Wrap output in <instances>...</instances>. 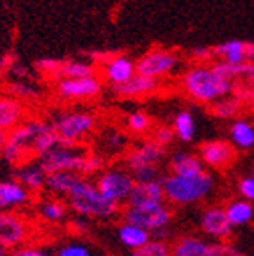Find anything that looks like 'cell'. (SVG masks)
<instances>
[{
  "label": "cell",
  "instance_id": "ffe728a7",
  "mask_svg": "<svg viewBox=\"0 0 254 256\" xmlns=\"http://www.w3.org/2000/svg\"><path fill=\"white\" fill-rule=\"evenodd\" d=\"M25 116H27V108L24 102L8 92L0 94V130L9 132L16 124H20Z\"/></svg>",
  "mask_w": 254,
  "mask_h": 256
},
{
  "label": "cell",
  "instance_id": "5b68a950",
  "mask_svg": "<svg viewBox=\"0 0 254 256\" xmlns=\"http://www.w3.org/2000/svg\"><path fill=\"white\" fill-rule=\"evenodd\" d=\"M50 124L62 142L84 144V140L96 130L98 120L89 110H64L56 114Z\"/></svg>",
  "mask_w": 254,
  "mask_h": 256
},
{
  "label": "cell",
  "instance_id": "7402d4cb",
  "mask_svg": "<svg viewBox=\"0 0 254 256\" xmlns=\"http://www.w3.org/2000/svg\"><path fill=\"white\" fill-rule=\"evenodd\" d=\"M214 66L222 76L231 80L236 86H252L254 84V62L246 60L240 64L224 62V60H214Z\"/></svg>",
  "mask_w": 254,
  "mask_h": 256
},
{
  "label": "cell",
  "instance_id": "cb8c5ba5",
  "mask_svg": "<svg viewBox=\"0 0 254 256\" xmlns=\"http://www.w3.org/2000/svg\"><path fill=\"white\" fill-rule=\"evenodd\" d=\"M169 169L174 174L182 176H196L199 172L206 171V166L202 164V160L196 153L188 152H176L174 155L169 158Z\"/></svg>",
  "mask_w": 254,
  "mask_h": 256
},
{
  "label": "cell",
  "instance_id": "d4e9b609",
  "mask_svg": "<svg viewBox=\"0 0 254 256\" xmlns=\"http://www.w3.org/2000/svg\"><path fill=\"white\" fill-rule=\"evenodd\" d=\"M118 238H120L121 246H124L126 249L134 251V249L148 244V242L153 238V235H151V232H148L146 228L139 226V224L123 220V224L118 228Z\"/></svg>",
  "mask_w": 254,
  "mask_h": 256
},
{
  "label": "cell",
  "instance_id": "4dcf8cb0",
  "mask_svg": "<svg viewBox=\"0 0 254 256\" xmlns=\"http://www.w3.org/2000/svg\"><path fill=\"white\" fill-rule=\"evenodd\" d=\"M4 92L14 96L22 102H34L41 98V89L38 88L30 78H18L12 80L9 84H6Z\"/></svg>",
  "mask_w": 254,
  "mask_h": 256
},
{
  "label": "cell",
  "instance_id": "e0dca14e",
  "mask_svg": "<svg viewBox=\"0 0 254 256\" xmlns=\"http://www.w3.org/2000/svg\"><path fill=\"white\" fill-rule=\"evenodd\" d=\"M233 224L226 214V208L212 206L201 216V230L204 235L217 240H226L233 233Z\"/></svg>",
  "mask_w": 254,
  "mask_h": 256
},
{
  "label": "cell",
  "instance_id": "74e56055",
  "mask_svg": "<svg viewBox=\"0 0 254 256\" xmlns=\"http://www.w3.org/2000/svg\"><path fill=\"white\" fill-rule=\"evenodd\" d=\"M60 62L59 59H52V57H43V59H38L34 62V70H36L40 75L43 76H50V78H59V70H60Z\"/></svg>",
  "mask_w": 254,
  "mask_h": 256
},
{
  "label": "cell",
  "instance_id": "ee69618b",
  "mask_svg": "<svg viewBox=\"0 0 254 256\" xmlns=\"http://www.w3.org/2000/svg\"><path fill=\"white\" fill-rule=\"evenodd\" d=\"M238 190L244 200L254 201V176H246L238 182Z\"/></svg>",
  "mask_w": 254,
  "mask_h": 256
},
{
  "label": "cell",
  "instance_id": "11a10c76",
  "mask_svg": "<svg viewBox=\"0 0 254 256\" xmlns=\"http://www.w3.org/2000/svg\"><path fill=\"white\" fill-rule=\"evenodd\" d=\"M0 76H2V72H0Z\"/></svg>",
  "mask_w": 254,
  "mask_h": 256
},
{
  "label": "cell",
  "instance_id": "ac0fdd59",
  "mask_svg": "<svg viewBox=\"0 0 254 256\" xmlns=\"http://www.w3.org/2000/svg\"><path fill=\"white\" fill-rule=\"evenodd\" d=\"M166 201L164 194V184L160 180L150 182H135L130 196L126 200L128 206H137V204H151V203H162Z\"/></svg>",
  "mask_w": 254,
  "mask_h": 256
},
{
  "label": "cell",
  "instance_id": "d6a6232c",
  "mask_svg": "<svg viewBox=\"0 0 254 256\" xmlns=\"http://www.w3.org/2000/svg\"><path fill=\"white\" fill-rule=\"evenodd\" d=\"M226 214L233 226H244L254 219V206L247 200H234L226 206Z\"/></svg>",
  "mask_w": 254,
  "mask_h": 256
},
{
  "label": "cell",
  "instance_id": "9a60e30c",
  "mask_svg": "<svg viewBox=\"0 0 254 256\" xmlns=\"http://www.w3.org/2000/svg\"><path fill=\"white\" fill-rule=\"evenodd\" d=\"M160 82L162 80L155 78V76L135 73L124 84L112 86V92L123 100H137V98H146V96H153L155 92H158L160 86H162Z\"/></svg>",
  "mask_w": 254,
  "mask_h": 256
},
{
  "label": "cell",
  "instance_id": "3957f363",
  "mask_svg": "<svg viewBox=\"0 0 254 256\" xmlns=\"http://www.w3.org/2000/svg\"><path fill=\"white\" fill-rule=\"evenodd\" d=\"M48 126H50L48 121H41L36 118L24 120L20 124H16L12 130L8 132L2 158L12 168L30 162L34 158V142L40 137V134H43Z\"/></svg>",
  "mask_w": 254,
  "mask_h": 256
},
{
  "label": "cell",
  "instance_id": "484cf974",
  "mask_svg": "<svg viewBox=\"0 0 254 256\" xmlns=\"http://www.w3.org/2000/svg\"><path fill=\"white\" fill-rule=\"evenodd\" d=\"M68 210H70V206L60 198L52 196L38 201V216L44 222H50V224L62 222L68 217Z\"/></svg>",
  "mask_w": 254,
  "mask_h": 256
},
{
  "label": "cell",
  "instance_id": "44dd1931",
  "mask_svg": "<svg viewBox=\"0 0 254 256\" xmlns=\"http://www.w3.org/2000/svg\"><path fill=\"white\" fill-rule=\"evenodd\" d=\"M84 176L76 171H54L46 174L44 192L56 198H68Z\"/></svg>",
  "mask_w": 254,
  "mask_h": 256
},
{
  "label": "cell",
  "instance_id": "ab89813d",
  "mask_svg": "<svg viewBox=\"0 0 254 256\" xmlns=\"http://www.w3.org/2000/svg\"><path fill=\"white\" fill-rule=\"evenodd\" d=\"M56 256H92L91 249L86 244H80V242H70V244H64L57 249Z\"/></svg>",
  "mask_w": 254,
  "mask_h": 256
},
{
  "label": "cell",
  "instance_id": "1f68e13d",
  "mask_svg": "<svg viewBox=\"0 0 254 256\" xmlns=\"http://www.w3.org/2000/svg\"><path fill=\"white\" fill-rule=\"evenodd\" d=\"M242 104L244 102L240 100L238 96H234L233 92L220 100L214 102L212 104V114L218 120H231V118H236L242 110Z\"/></svg>",
  "mask_w": 254,
  "mask_h": 256
},
{
  "label": "cell",
  "instance_id": "7bdbcfd3",
  "mask_svg": "<svg viewBox=\"0 0 254 256\" xmlns=\"http://www.w3.org/2000/svg\"><path fill=\"white\" fill-rule=\"evenodd\" d=\"M190 59L196 62H208V60L215 59L214 48L210 46H198L194 50H190Z\"/></svg>",
  "mask_w": 254,
  "mask_h": 256
},
{
  "label": "cell",
  "instance_id": "e575fe53",
  "mask_svg": "<svg viewBox=\"0 0 254 256\" xmlns=\"http://www.w3.org/2000/svg\"><path fill=\"white\" fill-rule=\"evenodd\" d=\"M60 142H62L60 137L57 136V132L52 128V124H50L43 134H40V137L34 142V158H43L46 153H50Z\"/></svg>",
  "mask_w": 254,
  "mask_h": 256
},
{
  "label": "cell",
  "instance_id": "db71d44e",
  "mask_svg": "<svg viewBox=\"0 0 254 256\" xmlns=\"http://www.w3.org/2000/svg\"><path fill=\"white\" fill-rule=\"evenodd\" d=\"M238 256H247V254H242V252H240V254Z\"/></svg>",
  "mask_w": 254,
  "mask_h": 256
},
{
  "label": "cell",
  "instance_id": "5bb4252c",
  "mask_svg": "<svg viewBox=\"0 0 254 256\" xmlns=\"http://www.w3.org/2000/svg\"><path fill=\"white\" fill-rule=\"evenodd\" d=\"M199 156H201L202 164L208 169H226L234 162V152L233 142H228L222 139L206 140L199 146Z\"/></svg>",
  "mask_w": 254,
  "mask_h": 256
},
{
  "label": "cell",
  "instance_id": "f907efd6",
  "mask_svg": "<svg viewBox=\"0 0 254 256\" xmlns=\"http://www.w3.org/2000/svg\"><path fill=\"white\" fill-rule=\"evenodd\" d=\"M249 60L254 62V43L252 41H249Z\"/></svg>",
  "mask_w": 254,
  "mask_h": 256
},
{
  "label": "cell",
  "instance_id": "52a82bcc",
  "mask_svg": "<svg viewBox=\"0 0 254 256\" xmlns=\"http://www.w3.org/2000/svg\"><path fill=\"white\" fill-rule=\"evenodd\" d=\"M121 214H123V220L139 224V226L146 228L148 232H151V235L156 230L169 226L172 220V210L167 206L166 201L151 204H137V206H128L126 204V208Z\"/></svg>",
  "mask_w": 254,
  "mask_h": 256
},
{
  "label": "cell",
  "instance_id": "8fae6325",
  "mask_svg": "<svg viewBox=\"0 0 254 256\" xmlns=\"http://www.w3.org/2000/svg\"><path fill=\"white\" fill-rule=\"evenodd\" d=\"M166 155L167 150L150 137V139H144L135 144V146H132V148H128L126 153H124L123 162L128 171L135 172L144 168H160Z\"/></svg>",
  "mask_w": 254,
  "mask_h": 256
},
{
  "label": "cell",
  "instance_id": "83f0119b",
  "mask_svg": "<svg viewBox=\"0 0 254 256\" xmlns=\"http://www.w3.org/2000/svg\"><path fill=\"white\" fill-rule=\"evenodd\" d=\"M208 242L201 236L183 235L171 244V251L174 256H202L208 249Z\"/></svg>",
  "mask_w": 254,
  "mask_h": 256
},
{
  "label": "cell",
  "instance_id": "30bf717a",
  "mask_svg": "<svg viewBox=\"0 0 254 256\" xmlns=\"http://www.w3.org/2000/svg\"><path fill=\"white\" fill-rule=\"evenodd\" d=\"M84 144H68L60 142L59 146L50 153L40 158L41 166L46 172L54 171H76L80 172L84 164V158L88 155V150L82 148Z\"/></svg>",
  "mask_w": 254,
  "mask_h": 256
},
{
  "label": "cell",
  "instance_id": "f6af8a7d",
  "mask_svg": "<svg viewBox=\"0 0 254 256\" xmlns=\"http://www.w3.org/2000/svg\"><path fill=\"white\" fill-rule=\"evenodd\" d=\"M70 226L73 228V232L76 233H88L91 230V219L89 217H84V216H76L70 220Z\"/></svg>",
  "mask_w": 254,
  "mask_h": 256
},
{
  "label": "cell",
  "instance_id": "f1b7e54d",
  "mask_svg": "<svg viewBox=\"0 0 254 256\" xmlns=\"http://www.w3.org/2000/svg\"><path fill=\"white\" fill-rule=\"evenodd\" d=\"M98 75V68L92 60H78V59H70L60 62L59 70V78H84V76H94Z\"/></svg>",
  "mask_w": 254,
  "mask_h": 256
},
{
  "label": "cell",
  "instance_id": "f5cc1de1",
  "mask_svg": "<svg viewBox=\"0 0 254 256\" xmlns=\"http://www.w3.org/2000/svg\"><path fill=\"white\" fill-rule=\"evenodd\" d=\"M250 172H252V176H254V164H252V169H250Z\"/></svg>",
  "mask_w": 254,
  "mask_h": 256
},
{
  "label": "cell",
  "instance_id": "bcb514c9",
  "mask_svg": "<svg viewBox=\"0 0 254 256\" xmlns=\"http://www.w3.org/2000/svg\"><path fill=\"white\" fill-rule=\"evenodd\" d=\"M11 256H56V254H50V252L43 251V249H38V248H27V246H22V248L12 249Z\"/></svg>",
  "mask_w": 254,
  "mask_h": 256
},
{
  "label": "cell",
  "instance_id": "7c38bea8",
  "mask_svg": "<svg viewBox=\"0 0 254 256\" xmlns=\"http://www.w3.org/2000/svg\"><path fill=\"white\" fill-rule=\"evenodd\" d=\"M137 73V59L128 54H108L102 62V80L108 86L124 84Z\"/></svg>",
  "mask_w": 254,
  "mask_h": 256
},
{
  "label": "cell",
  "instance_id": "60d3db41",
  "mask_svg": "<svg viewBox=\"0 0 254 256\" xmlns=\"http://www.w3.org/2000/svg\"><path fill=\"white\" fill-rule=\"evenodd\" d=\"M240 252L233 248L231 244L228 242H222V240H218L215 244H210L206 249V252L202 256H238Z\"/></svg>",
  "mask_w": 254,
  "mask_h": 256
},
{
  "label": "cell",
  "instance_id": "2e32d148",
  "mask_svg": "<svg viewBox=\"0 0 254 256\" xmlns=\"http://www.w3.org/2000/svg\"><path fill=\"white\" fill-rule=\"evenodd\" d=\"M32 201V192L25 185L12 180H0V210L16 212L20 208L28 206Z\"/></svg>",
  "mask_w": 254,
  "mask_h": 256
},
{
  "label": "cell",
  "instance_id": "4316f807",
  "mask_svg": "<svg viewBox=\"0 0 254 256\" xmlns=\"http://www.w3.org/2000/svg\"><path fill=\"white\" fill-rule=\"evenodd\" d=\"M231 142L236 150H252L254 148V124L247 120H236L233 121L230 128Z\"/></svg>",
  "mask_w": 254,
  "mask_h": 256
},
{
  "label": "cell",
  "instance_id": "9f6ffc18",
  "mask_svg": "<svg viewBox=\"0 0 254 256\" xmlns=\"http://www.w3.org/2000/svg\"><path fill=\"white\" fill-rule=\"evenodd\" d=\"M172 256H174V254H172Z\"/></svg>",
  "mask_w": 254,
  "mask_h": 256
},
{
  "label": "cell",
  "instance_id": "7a4b0ae2",
  "mask_svg": "<svg viewBox=\"0 0 254 256\" xmlns=\"http://www.w3.org/2000/svg\"><path fill=\"white\" fill-rule=\"evenodd\" d=\"M68 206L73 214L89 219H112L121 214V203L102 194L94 182L86 176L68 196Z\"/></svg>",
  "mask_w": 254,
  "mask_h": 256
},
{
  "label": "cell",
  "instance_id": "8d00e7d4",
  "mask_svg": "<svg viewBox=\"0 0 254 256\" xmlns=\"http://www.w3.org/2000/svg\"><path fill=\"white\" fill-rule=\"evenodd\" d=\"M105 158L98 153H91L88 152L86 158H84V164H82V169H80V174L89 178V176H98L100 172L105 169Z\"/></svg>",
  "mask_w": 254,
  "mask_h": 256
},
{
  "label": "cell",
  "instance_id": "681fc988",
  "mask_svg": "<svg viewBox=\"0 0 254 256\" xmlns=\"http://www.w3.org/2000/svg\"><path fill=\"white\" fill-rule=\"evenodd\" d=\"M6 139H8V132H4V130H0V158H2V152H4Z\"/></svg>",
  "mask_w": 254,
  "mask_h": 256
},
{
  "label": "cell",
  "instance_id": "603a6c76",
  "mask_svg": "<svg viewBox=\"0 0 254 256\" xmlns=\"http://www.w3.org/2000/svg\"><path fill=\"white\" fill-rule=\"evenodd\" d=\"M214 56L215 60H224V62H246V60H249V41L230 40L218 43L217 46H214Z\"/></svg>",
  "mask_w": 254,
  "mask_h": 256
},
{
  "label": "cell",
  "instance_id": "d6986e66",
  "mask_svg": "<svg viewBox=\"0 0 254 256\" xmlns=\"http://www.w3.org/2000/svg\"><path fill=\"white\" fill-rule=\"evenodd\" d=\"M46 174L44 168L41 162L34 164V162H25L22 166H16L12 171V178L20 182L22 185L28 188L32 194H41L44 192V185H46Z\"/></svg>",
  "mask_w": 254,
  "mask_h": 256
},
{
  "label": "cell",
  "instance_id": "6da1fadb",
  "mask_svg": "<svg viewBox=\"0 0 254 256\" xmlns=\"http://www.w3.org/2000/svg\"><path fill=\"white\" fill-rule=\"evenodd\" d=\"M180 88L190 100L202 105H212L214 102L231 94L234 84L215 70L214 62H196L183 70L180 75Z\"/></svg>",
  "mask_w": 254,
  "mask_h": 256
},
{
  "label": "cell",
  "instance_id": "f546056e",
  "mask_svg": "<svg viewBox=\"0 0 254 256\" xmlns=\"http://www.w3.org/2000/svg\"><path fill=\"white\" fill-rule=\"evenodd\" d=\"M196 118L190 110L183 108L174 116L172 121V130L176 134V139L180 142H192L196 137Z\"/></svg>",
  "mask_w": 254,
  "mask_h": 256
},
{
  "label": "cell",
  "instance_id": "ba28073f",
  "mask_svg": "<svg viewBox=\"0 0 254 256\" xmlns=\"http://www.w3.org/2000/svg\"><path fill=\"white\" fill-rule=\"evenodd\" d=\"M102 76H84V78H60L56 80L54 91L60 100L66 102H89L98 98L104 92Z\"/></svg>",
  "mask_w": 254,
  "mask_h": 256
},
{
  "label": "cell",
  "instance_id": "816d5d0a",
  "mask_svg": "<svg viewBox=\"0 0 254 256\" xmlns=\"http://www.w3.org/2000/svg\"><path fill=\"white\" fill-rule=\"evenodd\" d=\"M8 251H9V249L6 248V246L2 244V242H0V256H8V254H9Z\"/></svg>",
  "mask_w": 254,
  "mask_h": 256
},
{
  "label": "cell",
  "instance_id": "277c9868",
  "mask_svg": "<svg viewBox=\"0 0 254 256\" xmlns=\"http://www.w3.org/2000/svg\"><path fill=\"white\" fill-rule=\"evenodd\" d=\"M166 201L171 204H192L204 200L215 185L214 176L202 171L196 176H182L171 172L162 178Z\"/></svg>",
  "mask_w": 254,
  "mask_h": 256
},
{
  "label": "cell",
  "instance_id": "b9f144b4",
  "mask_svg": "<svg viewBox=\"0 0 254 256\" xmlns=\"http://www.w3.org/2000/svg\"><path fill=\"white\" fill-rule=\"evenodd\" d=\"M107 146L112 150H128V139L120 130H110L107 134Z\"/></svg>",
  "mask_w": 254,
  "mask_h": 256
},
{
  "label": "cell",
  "instance_id": "836d02e7",
  "mask_svg": "<svg viewBox=\"0 0 254 256\" xmlns=\"http://www.w3.org/2000/svg\"><path fill=\"white\" fill-rule=\"evenodd\" d=\"M124 126L134 136H146V134L151 132V128H153V121H151V116L146 110L137 108V110H132L126 114Z\"/></svg>",
  "mask_w": 254,
  "mask_h": 256
},
{
  "label": "cell",
  "instance_id": "d590c367",
  "mask_svg": "<svg viewBox=\"0 0 254 256\" xmlns=\"http://www.w3.org/2000/svg\"><path fill=\"white\" fill-rule=\"evenodd\" d=\"M130 256H172L171 244L166 240L151 238L148 244L140 246V248L134 249Z\"/></svg>",
  "mask_w": 254,
  "mask_h": 256
},
{
  "label": "cell",
  "instance_id": "f35d334b",
  "mask_svg": "<svg viewBox=\"0 0 254 256\" xmlns=\"http://www.w3.org/2000/svg\"><path fill=\"white\" fill-rule=\"evenodd\" d=\"M150 134H151V139L155 140V142H158L160 146H164V148L171 146L172 140L176 139L174 130H172V126H169V124H156V126L151 128Z\"/></svg>",
  "mask_w": 254,
  "mask_h": 256
},
{
  "label": "cell",
  "instance_id": "9c48e42d",
  "mask_svg": "<svg viewBox=\"0 0 254 256\" xmlns=\"http://www.w3.org/2000/svg\"><path fill=\"white\" fill-rule=\"evenodd\" d=\"M96 187L102 194H105L110 200L118 203H126L132 188L135 185V178L126 168H105L104 171L96 176Z\"/></svg>",
  "mask_w": 254,
  "mask_h": 256
},
{
  "label": "cell",
  "instance_id": "4fadbf2b",
  "mask_svg": "<svg viewBox=\"0 0 254 256\" xmlns=\"http://www.w3.org/2000/svg\"><path fill=\"white\" fill-rule=\"evenodd\" d=\"M30 235L27 220L16 212L0 210V242L8 249H16L27 242Z\"/></svg>",
  "mask_w": 254,
  "mask_h": 256
},
{
  "label": "cell",
  "instance_id": "c3c4849f",
  "mask_svg": "<svg viewBox=\"0 0 254 256\" xmlns=\"http://www.w3.org/2000/svg\"><path fill=\"white\" fill-rule=\"evenodd\" d=\"M18 60V56H16L14 52H8L2 56V59H0V72L2 73H8L9 70H11L12 64Z\"/></svg>",
  "mask_w": 254,
  "mask_h": 256
},
{
  "label": "cell",
  "instance_id": "7dc6e473",
  "mask_svg": "<svg viewBox=\"0 0 254 256\" xmlns=\"http://www.w3.org/2000/svg\"><path fill=\"white\" fill-rule=\"evenodd\" d=\"M8 73H12V76H16V78H32V75H28V73H30L28 72V68L27 66H24L20 60H16Z\"/></svg>",
  "mask_w": 254,
  "mask_h": 256
},
{
  "label": "cell",
  "instance_id": "8992f818",
  "mask_svg": "<svg viewBox=\"0 0 254 256\" xmlns=\"http://www.w3.org/2000/svg\"><path fill=\"white\" fill-rule=\"evenodd\" d=\"M180 64H182V57L176 50L153 46L137 59V73L164 80L171 76L180 68Z\"/></svg>",
  "mask_w": 254,
  "mask_h": 256
}]
</instances>
